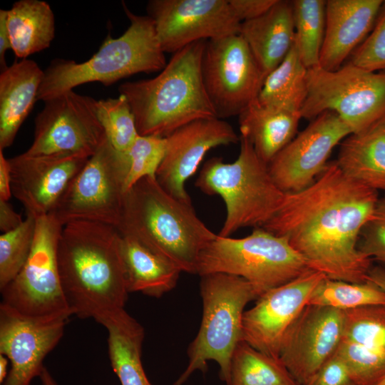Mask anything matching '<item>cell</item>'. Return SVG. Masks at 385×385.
I'll return each instance as SVG.
<instances>
[{
  "mask_svg": "<svg viewBox=\"0 0 385 385\" xmlns=\"http://www.w3.org/2000/svg\"><path fill=\"white\" fill-rule=\"evenodd\" d=\"M206 42H194L175 53L155 77L119 86L139 135L166 138L192 121L217 118L202 78Z\"/></svg>",
  "mask_w": 385,
  "mask_h": 385,
  "instance_id": "3957f363",
  "label": "cell"
},
{
  "mask_svg": "<svg viewBox=\"0 0 385 385\" xmlns=\"http://www.w3.org/2000/svg\"><path fill=\"white\" fill-rule=\"evenodd\" d=\"M44 71L32 60L16 61L0 74V150L10 147L37 99Z\"/></svg>",
  "mask_w": 385,
  "mask_h": 385,
  "instance_id": "603a6c76",
  "label": "cell"
},
{
  "mask_svg": "<svg viewBox=\"0 0 385 385\" xmlns=\"http://www.w3.org/2000/svg\"><path fill=\"white\" fill-rule=\"evenodd\" d=\"M335 161L349 178L385 192V118L345 138Z\"/></svg>",
  "mask_w": 385,
  "mask_h": 385,
  "instance_id": "cb8c5ba5",
  "label": "cell"
},
{
  "mask_svg": "<svg viewBox=\"0 0 385 385\" xmlns=\"http://www.w3.org/2000/svg\"><path fill=\"white\" fill-rule=\"evenodd\" d=\"M240 135L267 165L297 135L300 113L262 105L255 99L238 115Z\"/></svg>",
  "mask_w": 385,
  "mask_h": 385,
  "instance_id": "484cf974",
  "label": "cell"
},
{
  "mask_svg": "<svg viewBox=\"0 0 385 385\" xmlns=\"http://www.w3.org/2000/svg\"><path fill=\"white\" fill-rule=\"evenodd\" d=\"M90 157L29 156L23 153L9 158L12 195L24 205L26 215L35 218L48 215Z\"/></svg>",
  "mask_w": 385,
  "mask_h": 385,
  "instance_id": "ffe728a7",
  "label": "cell"
},
{
  "mask_svg": "<svg viewBox=\"0 0 385 385\" xmlns=\"http://www.w3.org/2000/svg\"><path fill=\"white\" fill-rule=\"evenodd\" d=\"M120 251L128 293L160 297L175 287L182 270L166 257L123 235Z\"/></svg>",
  "mask_w": 385,
  "mask_h": 385,
  "instance_id": "d4e9b609",
  "label": "cell"
},
{
  "mask_svg": "<svg viewBox=\"0 0 385 385\" xmlns=\"http://www.w3.org/2000/svg\"><path fill=\"white\" fill-rule=\"evenodd\" d=\"M204 85L218 118L239 115L259 95L262 73L240 34L207 41Z\"/></svg>",
  "mask_w": 385,
  "mask_h": 385,
  "instance_id": "4fadbf2b",
  "label": "cell"
},
{
  "mask_svg": "<svg viewBox=\"0 0 385 385\" xmlns=\"http://www.w3.org/2000/svg\"><path fill=\"white\" fill-rule=\"evenodd\" d=\"M294 42L307 69L319 66L326 24V1H292Z\"/></svg>",
  "mask_w": 385,
  "mask_h": 385,
  "instance_id": "4dcf8cb0",
  "label": "cell"
},
{
  "mask_svg": "<svg viewBox=\"0 0 385 385\" xmlns=\"http://www.w3.org/2000/svg\"><path fill=\"white\" fill-rule=\"evenodd\" d=\"M303 385H356L335 353Z\"/></svg>",
  "mask_w": 385,
  "mask_h": 385,
  "instance_id": "ab89813d",
  "label": "cell"
},
{
  "mask_svg": "<svg viewBox=\"0 0 385 385\" xmlns=\"http://www.w3.org/2000/svg\"><path fill=\"white\" fill-rule=\"evenodd\" d=\"M311 270L287 238L257 227L242 238L217 235L201 252L196 274L240 277L251 284L258 299Z\"/></svg>",
  "mask_w": 385,
  "mask_h": 385,
  "instance_id": "ba28073f",
  "label": "cell"
},
{
  "mask_svg": "<svg viewBox=\"0 0 385 385\" xmlns=\"http://www.w3.org/2000/svg\"><path fill=\"white\" fill-rule=\"evenodd\" d=\"M11 50L18 58L48 48L55 36V18L50 5L40 0H20L7 10Z\"/></svg>",
  "mask_w": 385,
  "mask_h": 385,
  "instance_id": "83f0119b",
  "label": "cell"
},
{
  "mask_svg": "<svg viewBox=\"0 0 385 385\" xmlns=\"http://www.w3.org/2000/svg\"><path fill=\"white\" fill-rule=\"evenodd\" d=\"M128 171L127 153L106 138L73 179L52 215L63 226L91 221L117 227Z\"/></svg>",
  "mask_w": 385,
  "mask_h": 385,
  "instance_id": "8fae6325",
  "label": "cell"
},
{
  "mask_svg": "<svg viewBox=\"0 0 385 385\" xmlns=\"http://www.w3.org/2000/svg\"><path fill=\"white\" fill-rule=\"evenodd\" d=\"M240 153L234 162L212 158L195 181L202 192L220 195L225 202L226 217L218 234L221 237H230L240 228L262 227L275 215L285 194L250 140L240 135Z\"/></svg>",
  "mask_w": 385,
  "mask_h": 385,
  "instance_id": "8992f818",
  "label": "cell"
},
{
  "mask_svg": "<svg viewBox=\"0 0 385 385\" xmlns=\"http://www.w3.org/2000/svg\"><path fill=\"white\" fill-rule=\"evenodd\" d=\"M239 34L247 44L265 80L294 43L292 1L277 0L260 16L242 22Z\"/></svg>",
  "mask_w": 385,
  "mask_h": 385,
  "instance_id": "7402d4cb",
  "label": "cell"
},
{
  "mask_svg": "<svg viewBox=\"0 0 385 385\" xmlns=\"http://www.w3.org/2000/svg\"><path fill=\"white\" fill-rule=\"evenodd\" d=\"M307 72L294 42L283 61L265 77L257 101L265 106L300 113L308 94Z\"/></svg>",
  "mask_w": 385,
  "mask_h": 385,
  "instance_id": "f1b7e54d",
  "label": "cell"
},
{
  "mask_svg": "<svg viewBox=\"0 0 385 385\" xmlns=\"http://www.w3.org/2000/svg\"><path fill=\"white\" fill-rule=\"evenodd\" d=\"M358 247L385 270V195L379 197L372 216L362 229Z\"/></svg>",
  "mask_w": 385,
  "mask_h": 385,
  "instance_id": "f35d334b",
  "label": "cell"
},
{
  "mask_svg": "<svg viewBox=\"0 0 385 385\" xmlns=\"http://www.w3.org/2000/svg\"><path fill=\"white\" fill-rule=\"evenodd\" d=\"M96 114L107 139L119 152L127 153L139 133L125 97L101 99L96 102Z\"/></svg>",
  "mask_w": 385,
  "mask_h": 385,
  "instance_id": "d6a6232c",
  "label": "cell"
},
{
  "mask_svg": "<svg viewBox=\"0 0 385 385\" xmlns=\"http://www.w3.org/2000/svg\"><path fill=\"white\" fill-rule=\"evenodd\" d=\"M307 86L302 118L312 120L332 111L351 133L385 118V71L371 72L349 62L334 71L317 66L308 69Z\"/></svg>",
  "mask_w": 385,
  "mask_h": 385,
  "instance_id": "9c48e42d",
  "label": "cell"
},
{
  "mask_svg": "<svg viewBox=\"0 0 385 385\" xmlns=\"http://www.w3.org/2000/svg\"><path fill=\"white\" fill-rule=\"evenodd\" d=\"M36 218L26 215L14 230L0 236V289L11 282L26 262L34 240Z\"/></svg>",
  "mask_w": 385,
  "mask_h": 385,
  "instance_id": "836d02e7",
  "label": "cell"
},
{
  "mask_svg": "<svg viewBox=\"0 0 385 385\" xmlns=\"http://www.w3.org/2000/svg\"><path fill=\"white\" fill-rule=\"evenodd\" d=\"M147 12L165 53L240 33L241 22L228 0H151Z\"/></svg>",
  "mask_w": 385,
  "mask_h": 385,
  "instance_id": "5bb4252c",
  "label": "cell"
},
{
  "mask_svg": "<svg viewBox=\"0 0 385 385\" xmlns=\"http://www.w3.org/2000/svg\"><path fill=\"white\" fill-rule=\"evenodd\" d=\"M96 102L73 90L45 101L35 119L34 141L24 153L91 156L107 138L97 117Z\"/></svg>",
  "mask_w": 385,
  "mask_h": 385,
  "instance_id": "7c38bea8",
  "label": "cell"
},
{
  "mask_svg": "<svg viewBox=\"0 0 385 385\" xmlns=\"http://www.w3.org/2000/svg\"><path fill=\"white\" fill-rule=\"evenodd\" d=\"M325 277L322 272L311 270L262 294L255 304L244 312L242 340L258 351L279 359L286 332Z\"/></svg>",
  "mask_w": 385,
  "mask_h": 385,
  "instance_id": "2e32d148",
  "label": "cell"
},
{
  "mask_svg": "<svg viewBox=\"0 0 385 385\" xmlns=\"http://www.w3.org/2000/svg\"><path fill=\"white\" fill-rule=\"evenodd\" d=\"M383 0H327L319 66L334 71L371 31Z\"/></svg>",
  "mask_w": 385,
  "mask_h": 385,
  "instance_id": "44dd1931",
  "label": "cell"
},
{
  "mask_svg": "<svg viewBox=\"0 0 385 385\" xmlns=\"http://www.w3.org/2000/svg\"><path fill=\"white\" fill-rule=\"evenodd\" d=\"M165 138L139 135L127 151L128 171L125 192L145 177L155 178L165 155Z\"/></svg>",
  "mask_w": 385,
  "mask_h": 385,
  "instance_id": "8d00e7d4",
  "label": "cell"
},
{
  "mask_svg": "<svg viewBox=\"0 0 385 385\" xmlns=\"http://www.w3.org/2000/svg\"><path fill=\"white\" fill-rule=\"evenodd\" d=\"M98 323L108 331L111 365L120 384L152 385L141 360L145 336L142 325L124 309L107 315Z\"/></svg>",
  "mask_w": 385,
  "mask_h": 385,
  "instance_id": "4316f807",
  "label": "cell"
},
{
  "mask_svg": "<svg viewBox=\"0 0 385 385\" xmlns=\"http://www.w3.org/2000/svg\"><path fill=\"white\" fill-rule=\"evenodd\" d=\"M336 354L356 385H378L385 378V349L342 339Z\"/></svg>",
  "mask_w": 385,
  "mask_h": 385,
  "instance_id": "d590c367",
  "label": "cell"
},
{
  "mask_svg": "<svg viewBox=\"0 0 385 385\" xmlns=\"http://www.w3.org/2000/svg\"><path fill=\"white\" fill-rule=\"evenodd\" d=\"M368 279L376 283L385 292V270L380 266H373L369 272Z\"/></svg>",
  "mask_w": 385,
  "mask_h": 385,
  "instance_id": "f6af8a7d",
  "label": "cell"
},
{
  "mask_svg": "<svg viewBox=\"0 0 385 385\" xmlns=\"http://www.w3.org/2000/svg\"><path fill=\"white\" fill-rule=\"evenodd\" d=\"M227 385H299L280 359L241 341L235 348Z\"/></svg>",
  "mask_w": 385,
  "mask_h": 385,
  "instance_id": "f546056e",
  "label": "cell"
},
{
  "mask_svg": "<svg viewBox=\"0 0 385 385\" xmlns=\"http://www.w3.org/2000/svg\"><path fill=\"white\" fill-rule=\"evenodd\" d=\"M67 320H38L0 304V354L11 369L3 385H30L63 337Z\"/></svg>",
  "mask_w": 385,
  "mask_h": 385,
  "instance_id": "d6986e66",
  "label": "cell"
},
{
  "mask_svg": "<svg viewBox=\"0 0 385 385\" xmlns=\"http://www.w3.org/2000/svg\"><path fill=\"white\" fill-rule=\"evenodd\" d=\"M378 385H385V378Z\"/></svg>",
  "mask_w": 385,
  "mask_h": 385,
  "instance_id": "c3c4849f",
  "label": "cell"
},
{
  "mask_svg": "<svg viewBox=\"0 0 385 385\" xmlns=\"http://www.w3.org/2000/svg\"><path fill=\"white\" fill-rule=\"evenodd\" d=\"M130 20L127 30L118 38L108 36L88 60L55 59L44 71L37 99L44 102L75 87L91 82L110 86L138 73L161 71L166 66L165 52L158 41L153 21L137 15L123 3Z\"/></svg>",
  "mask_w": 385,
  "mask_h": 385,
  "instance_id": "5b68a950",
  "label": "cell"
},
{
  "mask_svg": "<svg viewBox=\"0 0 385 385\" xmlns=\"http://www.w3.org/2000/svg\"><path fill=\"white\" fill-rule=\"evenodd\" d=\"M379 192L345 175L336 161L307 188L285 193L262 228L287 239L309 267L332 279L368 280L372 260L359 249Z\"/></svg>",
  "mask_w": 385,
  "mask_h": 385,
  "instance_id": "6da1fadb",
  "label": "cell"
},
{
  "mask_svg": "<svg viewBox=\"0 0 385 385\" xmlns=\"http://www.w3.org/2000/svg\"><path fill=\"white\" fill-rule=\"evenodd\" d=\"M11 49V40L7 27V10H0V65L1 71L8 66L5 61V53Z\"/></svg>",
  "mask_w": 385,
  "mask_h": 385,
  "instance_id": "ee69618b",
  "label": "cell"
},
{
  "mask_svg": "<svg viewBox=\"0 0 385 385\" xmlns=\"http://www.w3.org/2000/svg\"><path fill=\"white\" fill-rule=\"evenodd\" d=\"M63 225L51 214L36 218L29 257L16 277L0 289L2 304L38 320H68L73 315L58 270V246Z\"/></svg>",
  "mask_w": 385,
  "mask_h": 385,
  "instance_id": "30bf717a",
  "label": "cell"
},
{
  "mask_svg": "<svg viewBox=\"0 0 385 385\" xmlns=\"http://www.w3.org/2000/svg\"><path fill=\"white\" fill-rule=\"evenodd\" d=\"M116 228L191 274H196L202 250L217 235L197 217L192 202L173 197L153 177L125 192Z\"/></svg>",
  "mask_w": 385,
  "mask_h": 385,
  "instance_id": "277c9868",
  "label": "cell"
},
{
  "mask_svg": "<svg viewBox=\"0 0 385 385\" xmlns=\"http://www.w3.org/2000/svg\"><path fill=\"white\" fill-rule=\"evenodd\" d=\"M351 133L335 113H321L269 163L274 182L284 193L307 188L324 170L335 146Z\"/></svg>",
  "mask_w": 385,
  "mask_h": 385,
  "instance_id": "9a60e30c",
  "label": "cell"
},
{
  "mask_svg": "<svg viewBox=\"0 0 385 385\" xmlns=\"http://www.w3.org/2000/svg\"><path fill=\"white\" fill-rule=\"evenodd\" d=\"M344 312L307 305L286 332L279 359L299 385L305 384L337 351Z\"/></svg>",
  "mask_w": 385,
  "mask_h": 385,
  "instance_id": "e0dca14e",
  "label": "cell"
},
{
  "mask_svg": "<svg viewBox=\"0 0 385 385\" xmlns=\"http://www.w3.org/2000/svg\"><path fill=\"white\" fill-rule=\"evenodd\" d=\"M24 220L9 201L0 200V230L4 233L18 227Z\"/></svg>",
  "mask_w": 385,
  "mask_h": 385,
  "instance_id": "b9f144b4",
  "label": "cell"
},
{
  "mask_svg": "<svg viewBox=\"0 0 385 385\" xmlns=\"http://www.w3.org/2000/svg\"><path fill=\"white\" fill-rule=\"evenodd\" d=\"M237 19L243 21L256 19L267 12L277 0H228Z\"/></svg>",
  "mask_w": 385,
  "mask_h": 385,
  "instance_id": "60d3db41",
  "label": "cell"
},
{
  "mask_svg": "<svg viewBox=\"0 0 385 385\" xmlns=\"http://www.w3.org/2000/svg\"><path fill=\"white\" fill-rule=\"evenodd\" d=\"M308 304L342 311L366 305L385 304V292L369 279L364 282L354 283L325 277L313 290Z\"/></svg>",
  "mask_w": 385,
  "mask_h": 385,
  "instance_id": "1f68e13d",
  "label": "cell"
},
{
  "mask_svg": "<svg viewBox=\"0 0 385 385\" xmlns=\"http://www.w3.org/2000/svg\"><path fill=\"white\" fill-rule=\"evenodd\" d=\"M166 148L155 178L173 197L192 202L185 182L193 175L205 154L212 148L240 140L233 128L218 118L189 123L165 138Z\"/></svg>",
  "mask_w": 385,
  "mask_h": 385,
  "instance_id": "ac0fdd59",
  "label": "cell"
},
{
  "mask_svg": "<svg viewBox=\"0 0 385 385\" xmlns=\"http://www.w3.org/2000/svg\"><path fill=\"white\" fill-rule=\"evenodd\" d=\"M12 195L11 174L9 159L0 150V200L9 201Z\"/></svg>",
  "mask_w": 385,
  "mask_h": 385,
  "instance_id": "7bdbcfd3",
  "label": "cell"
},
{
  "mask_svg": "<svg viewBox=\"0 0 385 385\" xmlns=\"http://www.w3.org/2000/svg\"><path fill=\"white\" fill-rule=\"evenodd\" d=\"M200 294V327L188 347V365L175 385H183L196 371L205 372L209 361L218 364L220 379L228 382L233 352L242 341L244 309L257 299L247 281L225 273L201 276Z\"/></svg>",
  "mask_w": 385,
  "mask_h": 385,
  "instance_id": "52a82bcc",
  "label": "cell"
},
{
  "mask_svg": "<svg viewBox=\"0 0 385 385\" xmlns=\"http://www.w3.org/2000/svg\"><path fill=\"white\" fill-rule=\"evenodd\" d=\"M120 237L115 227L101 222L73 221L63 226L58 265L73 315L98 322L124 309L128 292Z\"/></svg>",
  "mask_w": 385,
  "mask_h": 385,
  "instance_id": "7a4b0ae2",
  "label": "cell"
},
{
  "mask_svg": "<svg viewBox=\"0 0 385 385\" xmlns=\"http://www.w3.org/2000/svg\"><path fill=\"white\" fill-rule=\"evenodd\" d=\"M9 359L4 355L0 354V384H3L5 381L9 371H8V364Z\"/></svg>",
  "mask_w": 385,
  "mask_h": 385,
  "instance_id": "bcb514c9",
  "label": "cell"
},
{
  "mask_svg": "<svg viewBox=\"0 0 385 385\" xmlns=\"http://www.w3.org/2000/svg\"><path fill=\"white\" fill-rule=\"evenodd\" d=\"M349 63L371 72L385 71V1L371 31L352 53Z\"/></svg>",
  "mask_w": 385,
  "mask_h": 385,
  "instance_id": "74e56055",
  "label": "cell"
},
{
  "mask_svg": "<svg viewBox=\"0 0 385 385\" xmlns=\"http://www.w3.org/2000/svg\"><path fill=\"white\" fill-rule=\"evenodd\" d=\"M39 378L42 385H58L55 379L46 367L43 368Z\"/></svg>",
  "mask_w": 385,
  "mask_h": 385,
  "instance_id": "7dc6e473",
  "label": "cell"
},
{
  "mask_svg": "<svg viewBox=\"0 0 385 385\" xmlns=\"http://www.w3.org/2000/svg\"><path fill=\"white\" fill-rule=\"evenodd\" d=\"M344 312L342 339L385 349V304L366 305Z\"/></svg>",
  "mask_w": 385,
  "mask_h": 385,
  "instance_id": "e575fe53",
  "label": "cell"
}]
</instances>
